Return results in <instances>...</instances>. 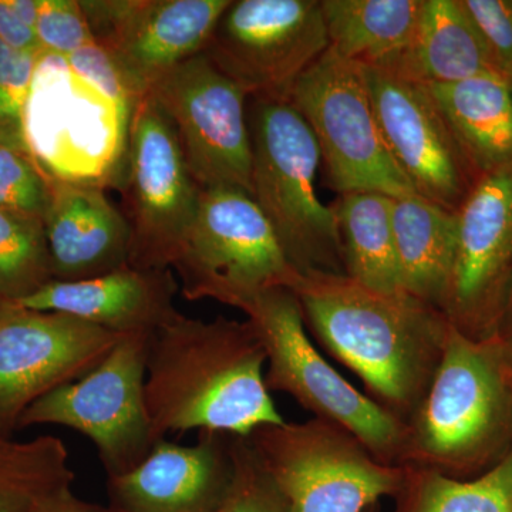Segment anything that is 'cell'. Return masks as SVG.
Masks as SVG:
<instances>
[{"label": "cell", "mask_w": 512, "mask_h": 512, "mask_svg": "<svg viewBox=\"0 0 512 512\" xmlns=\"http://www.w3.org/2000/svg\"><path fill=\"white\" fill-rule=\"evenodd\" d=\"M2 302H5V301H2V299H0V303H2Z\"/></svg>", "instance_id": "cell-40"}, {"label": "cell", "mask_w": 512, "mask_h": 512, "mask_svg": "<svg viewBox=\"0 0 512 512\" xmlns=\"http://www.w3.org/2000/svg\"><path fill=\"white\" fill-rule=\"evenodd\" d=\"M424 0H320L329 47L363 67L380 66L402 49Z\"/></svg>", "instance_id": "cell-24"}, {"label": "cell", "mask_w": 512, "mask_h": 512, "mask_svg": "<svg viewBox=\"0 0 512 512\" xmlns=\"http://www.w3.org/2000/svg\"><path fill=\"white\" fill-rule=\"evenodd\" d=\"M266 353L269 392L291 396L316 419L338 424L382 463L400 466L406 424L359 392L320 355L292 289L271 288L242 303Z\"/></svg>", "instance_id": "cell-5"}, {"label": "cell", "mask_w": 512, "mask_h": 512, "mask_svg": "<svg viewBox=\"0 0 512 512\" xmlns=\"http://www.w3.org/2000/svg\"><path fill=\"white\" fill-rule=\"evenodd\" d=\"M376 69L420 84L495 73L487 47L460 0H424L413 35Z\"/></svg>", "instance_id": "cell-20"}, {"label": "cell", "mask_w": 512, "mask_h": 512, "mask_svg": "<svg viewBox=\"0 0 512 512\" xmlns=\"http://www.w3.org/2000/svg\"><path fill=\"white\" fill-rule=\"evenodd\" d=\"M293 512H365L396 497L406 468L387 466L330 421L269 424L247 437Z\"/></svg>", "instance_id": "cell-6"}, {"label": "cell", "mask_w": 512, "mask_h": 512, "mask_svg": "<svg viewBox=\"0 0 512 512\" xmlns=\"http://www.w3.org/2000/svg\"><path fill=\"white\" fill-rule=\"evenodd\" d=\"M328 49L320 0H235L202 53L249 99L289 100Z\"/></svg>", "instance_id": "cell-11"}, {"label": "cell", "mask_w": 512, "mask_h": 512, "mask_svg": "<svg viewBox=\"0 0 512 512\" xmlns=\"http://www.w3.org/2000/svg\"><path fill=\"white\" fill-rule=\"evenodd\" d=\"M52 281L45 220L0 208V299L18 303Z\"/></svg>", "instance_id": "cell-27"}, {"label": "cell", "mask_w": 512, "mask_h": 512, "mask_svg": "<svg viewBox=\"0 0 512 512\" xmlns=\"http://www.w3.org/2000/svg\"><path fill=\"white\" fill-rule=\"evenodd\" d=\"M36 35L47 56L67 57L96 42L76 0H40Z\"/></svg>", "instance_id": "cell-32"}, {"label": "cell", "mask_w": 512, "mask_h": 512, "mask_svg": "<svg viewBox=\"0 0 512 512\" xmlns=\"http://www.w3.org/2000/svg\"><path fill=\"white\" fill-rule=\"evenodd\" d=\"M56 175L32 151L0 143V208L45 220Z\"/></svg>", "instance_id": "cell-28"}, {"label": "cell", "mask_w": 512, "mask_h": 512, "mask_svg": "<svg viewBox=\"0 0 512 512\" xmlns=\"http://www.w3.org/2000/svg\"><path fill=\"white\" fill-rule=\"evenodd\" d=\"M498 333L512 335V284L510 292H508L507 302H505L503 319H501V325L500 329H498Z\"/></svg>", "instance_id": "cell-37"}, {"label": "cell", "mask_w": 512, "mask_h": 512, "mask_svg": "<svg viewBox=\"0 0 512 512\" xmlns=\"http://www.w3.org/2000/svg\"><path fill=\"white\" fill-rule=\"evenodd\" d=\"M73 481L69 451L57 437L18 441L0 434V512H36Z\"/></svg>", "instance_id": "cell-25"}, {"label": "cell", "mask_w": 512, "mask_h": 512, "mask_svg": "<svg viewBox=\"0 0 512 512\" xmlns=\"http://www.w3.org/2000/svg\"><path fill=\"white\" fill-rule=\"evenodd\" d=\"M232 0L80 2L96 43L110 53L134 96L200 55Z\"/></svg>", "instance_id": "cell-15"}, {"label": "cell", "mask_w": 512, "mask_h": 512, "mask_svg": "<svg viewBox=\"0 0 512 512\" xmlns=\"http://www.w3.org/2000/svg\"><path fill=\"white\" fill-rule=\"evenodd\" d=\"M345 274L379 292H404L393 232V197L377 191L340 194L332 205Z\"/></svg>", "instance_id": "cell-23"}, {"label": "cell", "mask_w": 512, "mask_h": 512, "mask_svg": "<svg viewBox=\"0 0 512 512\" xmlns=\"http://www.w3.org/2000/svg\"><path fill=\"white\" fill-rule=\"evenodd\" d=\"M384 143L420 197L457 211L480 180L424 84L363 67Z\"/></svg>", "instance_id": "cell-16"}, {"label": "cell", "mask_w": 512, "mask_h": 512, "mask_svg": "<svg viewBox=\"0 0 512 512\" xmlns=\"http://www.w3.org/2000/svg\"><path fill=\"white\" fill-rule=\"evenodd\" d=\"M511 284L512 164L483 175L457 210L440 311L467 338H490L500 329Z\"/></svg>", "instance_id": "cell-13"}, {"label": "cell", "mask_w": 512, "mask_h": 512, "mask_svg": "<svg viewBox=\"0 0 512 512\" xmlns=\"http://www.w3.org/2000/svg\"><path fill=\"white\" fill-rule=\"evenodd\" d=\"M289 289L323 348L406 424L439 365L446 316L410 293L375 291L346 274L299 275Z\"/></svg>", "instance_id": "cell-2"}, {"label": "cell", "mask_w": 512, "mask_h": 512, "mask_svg": "<svg viewBox=\"0 0 512 512\" xmlns=\"http://www.w3.org/2000/svg\"><path fill=\"white\" fill-rule=\"evenodd\" d=\"M45 228L55 281H84L128 266L130 225L90 181L55 178Z\"/></svg>", "instance_id": "cell-19"}, {"label": "cell", "mask_w": 512, "mask_h": 512, "mask_svg": "<svg viewBox=\"0 0 512 512\" xmlns=\"http://www.w3.org/2000/svg\"><path fill=\"white\" fill-rule=\"evenodd\" d=\"M404 468L393 512H512V450L498 466L470 480Z\"/></svg>", "instance_id": "cell-26"}, {"label": "cell", "mask_w": 512, "mask_h": 512, "mask_svg": "<svg viewBox=\"0 0 512 512\" xmlns=\"http://www.w3.org/2000/svg\"><path fill=\"white\" fill-rule=\"evenodd\" d=\"M231 478V434L201 431L194 446L161 440L140 466L109 477L110 510L218 512Z\"/></svg>", "instance_id": "cell-17"}, {"label": "cell", "mask_w": 512, "mask_h": 512, "mask_svg": "<svg viewBox=\"0 0 512 512\" xmlns=\"http://www.w3.org/2000/svg\"><path fill=\"white\" fill-rule=\"evenodd\" d=\"M150 336L128 335L87 375L30 404L16 430L57 424L89 437L107 476L140 466L156 446L144 397Z\"/></svg>", "instance_id": "cell-10"}, {"label": "cell", "mask_w": 512, "mask_h": 512, "mask_svg": "<svg viewBox=\"0 0 512 512\" xmlns=\"http://www.w3.org/2000/svg\"><path fill=\"white\" fill-rule=\"evenodd\" d=\"M483 39L495 73L512 80V0H460Z\"/></svg>", "instance_id": "cell-33"}, {"label": "cell", "mask_w": 512, "mask_h": 512, "mask_svg": "<svg viewBox=\"0 0 512 512\" xmlns=\"http://www.w3.org/2000/svg\"><path fill=\"white\" fill-rule=\"evenodd\" d=\"M392 218L403 291L440 311L456 251L457 211L410 194L393 198Z\"/></svg>", "instance_id": "cell-22"}, {"label": "cell", "mask_w": 512, "mask_h": 512, "mask_svg": "<svg viewBox=\"0 0 512 512\" xmlns=\"http://www.w3.org/2000/svg\"><path fill=\"white\" fill-rule=\"evenodd\" d=\"M127 131L128 266L167 271L197 218L202 188L192 177L173 123L150 94L138 97Z\"/></svg>", "instance_id": "cell-9"}, {"label": "cell", "mask_w": 512, "mask_h": 512, "mask_svg": "<svg viewBox=\"0 0 512 512\" xmlns=\"http://www.w3.org/2000/svg\"><path fill=\"white\" fill-rule=\"evenodd\" d=\"M266 353L249 320L177 312L148 339L144 397L154 439L198 430L248 437L285 423L265 383Z\"/></svg>", "instance_id": "cell-1"}, {"label": "cell", "mask_w": 512, "mask_h": 512, "mask_svg": "<svg viewBox=\"0 0 512 512\" xmlns=\"http://www.w3.org/2000/svg\"><path fill=\"white\" fill-rule=\"evenodd\" d=\"M43 56L19 52L0 40V143L29 150L26 110Z\"/></svg>", "instance_id": "cell-30"}, {"label": "cell", "mask_w": 512, "mask_h": 512, "mask_svg": "<svg viewBox=\"0 0 512 512\" xmlns=\"http://www.w3.org/2000/svg\"><path fill=\"white\" fill-rule=\"evenodd\" d=\"M365 512H380L379 504L373 505V507H370L369 510H366Z\"/></svg>", "instance_id": "cell-38"}, {"label": "cell", "mask_w": 512, "mask_h": 512, "mask_svg": "<svg viewBox=\"0 0 512 512\" xmlns=\"http://www.w3.org/2000/svg\"><path fill=\"white\" fill-rule=\"evenodd\" d=\"M177 292L171 269L140 271L124 266L84 281H52L18 305L64 313L123 336H151L178 312Z\"/></svg>", "instance_id": "cell-18"}, {"label": "cell", "mask_w": 512, "mask_h": 512, "mask_svg": "<svg viewBox=\"0 0 512 512\" xmlns=\"http://www.w3.org/2000/svg\"><path fill=\"white\" fill-rule=\"evenodd\" d=\"M121 338L64 313L0 303V434L10 436L37 399L100 365Z\"/></svg>", "instance_id": "cell-14"}, {"label": "cell", "mask_w": 512, "mask_h": 512, "mask_svg": "<svg viewBox=\"0 0 512 512\" xmlns=\"http://www.w3.org/2000/svg\"><path fill=\"white\" fill-rule=\"evenodd\" d=\"M9 8L13 10L16 16L26 26L36 29L37 19H39L40 0H6ZM36 32V30H35Z\"/></svg>", "instance_id": "cell-36"}, {"label": "cell", "mask_w": 512, "mask_h": 512, "mask_svg": "<svg viewBox=\"0 0 512 512\" xmlns=\"http://www.w3.org/2000/svg\"><path fill=\"white\" fill-rule=\"evenodd\" d=\"M0 40L19 52L45 56L35 30L13 13L6 0H0Z\"/></svg>", "instance_id": "cell-34"}, {"label": "cell", "mask_w": 512, "mask_h": 512, "mask_svg": "<svg viewBox=\"0 0 512 512\" xmlns=\"http://www.w3.org/2000/svg\"><path fill=\"white\" fill-rule=\"evenodd\" d=\"M318 141L329 187L338 192L416 194L384 143L362 66L326 50L291 93Z\"/></svg>", "instance_id": "cell-8"}, {"label": "cell", "mask_w": 512, "mask_h": 512, "mask_svg": "<svg viewBox=\"0 0 512 512\" xmlns=\"http://www.w3.org/2000/svg\"><path fill=\"white\" fill-rule=\"evenodd\" d=\"M249 100L252 198L299 275L345 274L335 211L316 194L322 157L311 127L291 100Z\"/></svg>", "instance_id": "cell-4"}, {"label": "cell", "mask_w": 512, "mask_h": 512, "mask_svg": "<svg viewBox=\"0 0 512 512\" xmlns=\"http://www.w3.org/2000/svg\"><path fill=\"white\" fill-rule=\"evenodd\" d=\"M36 512H113L99 505L89 504L80 500L72 490L62 491L45 501Z\"/></svg>", "instance_id": "cell-35"}, {"label": "cell", "mask_w": 512, "mask_h": 512, "mask_svg": "<svg viewBox=\"0 0 512 512\" xmlns=\"http://www.w3.org/2000/svg\"><path fill=\"white\" fill-rule=\"evenodd\" d=\"M64 60L77 80L99 94L120 120L128 123L137 97L104 47L94 42Z\"/></svg>", "instance_id": "cell-31"}, {"label": "cell", "mask_w": 512, "mask_h": 512, "mask_svg": "<svg viewBox=\"0 0 512 512\" xmlns=\"http://www.w3.org/2000/svg\"><path fill=\"white\" fill-rule=\"evenodd\" d=\"M510 86H511V93H512V80H511V82H510Z\"/></svg>", "instance_id": "cell-39"}, {"label": "cell", "mask_w": 512, "mask_h": 512, "mask_svg": "<svg viewBox=\"0 0 512 512\" xmlns=\"http://www.w3.org/2000/svg\"><path fill=\"white\" fill-rule=\"evenodd\" d=\"M512 450V335L450 325L433 379L406 421L402 467L470 480Z\"/></svg>", "instance_id": "cell-3"}, {"label": "cell", "mask_w": 512, "mask_h": 512, "mask_svg": "<svg viewBox=\"0 0 512 512\" xmlns=\"http://www.w3.org/2000/svg\"><path fill=\"white\" fill-rule=\"evenodd\" d=\"M478 178L512 164V93L495 73L424 84Z\"/></svg>", "instance_id": "cell-21"}, {"label": "cell", "mask_w": 512, "mask_h": 512, "mask_svg": "<svg viewBox=\"0 0 512 512\" xmlns=\"http://www.w3.org/2000/svg\"><path fill=\"white\" fill-rule=\"evenodd\" d=\"M177 133L202 190L239 188L252 195L248 93L204 53L178 64L147 90Z\"/></svg>", "instance_id": "cell-12"}, {"label": "cell", "mask_w": 512, "mask_h": 512, "mask_svg": "<svg viewBox=\"0 0 512 512\" xmlns=\"http://www.w3.org/2000/svg\"><path fill=\"white\" fill-rule=\"evenodd\" d=\"M232 478L218 512H293L247 437L231 436Z\"/></svg>", "instance_id": "cell-29"}, {"label": "cell", "mask_w": 512, "mask_h": 512, "mask_svg": "<svg viewBox=\"0 0 512 512\" xmlns=\"http://www.w3.org/2000/svg\"><path fill=\"white\" fill-rule=\"evenodd\" d=\"M171 271L188 301L214 299L235 309L266 289L291 288L299 276L252 195L231 187L202 190Z\"/></svg>", "instance_id": "cell-7"}]
</instances>
